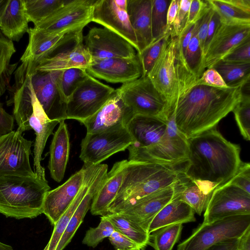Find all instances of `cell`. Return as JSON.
<instances>
[{
  "mask_svg": "<svg viewBox=\"0 0 250 250\" xmlns=\"http://www.w3.org/2000/svg\"><path fill=\"white\" fill-rule=\"evenodd\" d=\"M83 30L79 28L50 34L29 28V42L21 58V63L37 67L42 60L71 48L83 40Z\"/></svg>",
  "mask_w": 250,
  "mask_h": 250,
  "instance_id": "9c48e42d",
  "label": "cell"
},
{
  "mask_svg": "<svg viewBox=\"0 0 250 250\" xmlns=\"http://www.w3.org/2000/svg\"><path fill=\"white\" fill-rule=\"evenodd\" d=\"M229 86L245 85L250 82V62L220 61L212 67Z\"/></svg>",
  "mask_w": 250,
  "mask_h": 250,
  "instance_id": "d6a6232c",
  "label": "cell"
},
{
  "mask_svg": "<svg viewBox=\"0 0 250 250\" xmlns=\"http://www.w3.org/2000/svg\"><path fill=\"white\" fill-rule=\"evenodd\" d=\"M128 250H142L141 249H131Z\"/></svg>",
  "mask_w": 250,
  "mask_h": 250,
  "instance_id": "be15d7a7",
  "label": "cell"
},
{
  "mask_svg": "<svg viewBox=\"0 0 250 250\" xmlns=\"http://www.w3.org/2000/svg\"><path fill=\"white\" fill-rule=\"evenodd\" d=\"M181 0H171L167 12V31L172 30V26L178 11Z\"/></svg>",
  "mask_w": 250,
  "mask_h": 250,
  "instance_id": "9f6ffc18",
  "label": "cell"
},
{
  "mask_svg": "<svg viewBox=\"0 0 250 250\" xmlns=\"http://www.w3.org/2000/svg\"><path fill=\"white\" fill-rule=\"evenodd\" d=\"M250 194V164L242 162L237 173L228 181Z\"/></svg>",
  "mask_w": 250,
  "mask_h": 250,
  "instance_id": "7dc6e473",
  "label": "cell"
},
{
  "mask_svg": "<svg viewBox=\"0 0 250 250\" xmlns=\"http://www.w3.org/2000/svg\"><path fill=\"white\" fill-rule=\"evenodd\" d=\"M94 0H67L66 2L34 28L54 34L84 28L92 21Z\"/></svg>",
  "mask_w": 250,
  "mask_h": 250,
  "instance_id": "5bb4252c",
  "label": "cell"
},
{
  "mask_svg": "<svg viewBox=\"0 0 250 250\" xmlns=\"http://www.w3.org/2000/svg\"><path fill=\"white\" fill-rule=\"evenodd\" d=\"M170 2V0H152L151 23L153 41L169 31H167V12Z\"/></svg>",
  "mask_w": 250,
  "mask_h": 250,
  "instance_id": "74e56055",
  "label": "cell"
},
{
  "mask_svg": "<svg viewBox=\"0 0 250 250\" xmlns=\"http://www.w3.org/2000/svg\"><path fill=\"white\" fill-rule=\"evenodd\" d=\"M167 126V122L157 117L134 115L126 126L135 142L130 146L145 148L156 143L164 135Z\"/></svg>",
  "mask_w": 250,
  "mask_h": 250,
  "instance_id": "cb8c5ba5",
  "label": "cell"
},
{
  "mask_svg": "<svg viewBox=\"0 0 250 250\" xmlns=\"http://www.w3.org/2000/svg\"><path fill=\"white\" fill-rule=\"evenodd\" d=\"M222 61L236 62H250V37L235 48L226 56Z\"/></svg>",
  "mask_w": 250,
  "mask_h": 250,
  "instance_id": "f6af8a7d",
  "label": "cell"
},
{
  "mask_svg": "<svg viewBox=\"0 0 250 250\" xmlns=\"http://www.w3.org/2000/svg\"><path fill=\"white\" fill-rule=\"evenodd\" d=\"M195 211L184 201L174 197L155 216L148 232L150 234L163 227L195 222Z\"/></svg>",
  "mask_w": 250,
  "mask_h": 250,
  "instance_id": "f546056e",
  "label": "cell"
},
{
  "mask_svg": "<svg viewBox=\"0 0 250 250\" xmlns=\"http://www.w3.org/2000/svg\"><path fill=\"white\" fill-rule=\"evenodd\" d=\"M208 3L225 22L250 23V15L239 10L226 0H208Z\"/></svg>",
  "mask_w": 250,
  "mask_h": 250,
  "instance_id": "ab89813d",
  "label": "cell"
},
{
  "mask_svg": "<svg viewBox=\"0 0 250 250\" xmlns=\"http://www.w3.org/2000/svg\"><path fill=\"white\" fill-rule=\"evenodd\" d=\"M152 0H127V11L134 31L140 54L152 41L151 23Z\"/></svg>",
  "mask_w": 250,
  "mask_h": 250,
  "instance_id": "484cf974",
  "label": "cell"
},
{
  "mask_svg": "<svg viewBox=\"0 0 250 250\" xmlns=\"http://www.w3.org/2000/svg\"><path fill=\"white\" fill-rule=\"evenodd\" d=\"M175 43L176 37L170 35L147 75L155 87L167 100L170 114L174 109L177 86Z\"/></svg>",
  "mask_w": 250,
  "mask_h": 250,
  "instance_id": "9a60e30c",
  "label": "cell"
},
{
  "mask_svg": "<svg viewBox=\"0 0 250 250\" xmlns=\"http://www.w3.org/2000/svg\"><path fill=\"white\" fill-rule=\"evenodd\" d=\"M33 113L29 119V124L31 129L34 130L36 135L33 151L34 168L35 173L39 177L46 180L45 169L41 164L42 155L48 138L60 122L56 120H51L47 117L35 93L33 99Z\"/></svg>",
  "mask_w": 250,
  "mask_h": 250,
  "instance_id": "603a6c76",
  "label": "cell"
},
{
  "mask_svg": "<svg viewBox=\"0 0 250 250\" xmlns=\"http://www.w3.org/2000/svg\"><path fill=\"white\" fill-rule=\"evenodd\" d=\"M212 12L213 9L209 5L208 8L206 10L205 13L200 21V24L198 32V37L199 41L200 46L202 52H203L204 44L208 33L209 22Z\"/></svg>",
  "mask_w": 250,
  "mask_h": 250,
  "instance_id": "816d5d0a",
  "label": "cell"
},
{
  "mask_svg": "<svg viewBox=\"0 0 250 250\" xmlns=\"http://www.w3.org/2000/svg\"><path fill=\"white\" fill-rule=\"evenodd\" d=\"M22 133L17 130L0 136V177L37 176L29 161L32 142Z\"/></svg>",
  "mask_w": 250,
  "mask_h": 250,
  "instance_id": "7c38bea8",
  "label": "cell"
},
{
  "mask_svg": "<svg viewBox=\"0 0 250 250\" xmlns=\"http://www.w3.org/2000/svg\"><path fill=\"white\" fill-rule=\"evenodd\" d=\"M128 160L116 162L107 172L105 179L94 196L90 207L93 215H105L116 197L122 183Z\"/></svg>",
  "mask_w": 250,
  "mask_h": 250,
  "instance_id": "d4e9b609",
  "label": "cell"
},
{
  "mask_svg": "<svg viewBox=\"0 0 250 250\" xmlns=\"http://www.w3.org/2000/svg\"><path fill=\"white\" fill-rule=\"evenodd\" d=\"M50 188L47 181L34 177H0V213L18 219L34 218L42 213Z\"/></svg>",
  "mask_w": 250,
  "mask_h": 250,
  "instance_id": "277c9868",
  "label": "cell"
},
{
  "mask_svg": "<svg viewBox=\"0 0 250 250\" xmlns=\"http://www.w3.org/2000/svg\"><path fill=\"white\" fill-rule=\"evenodd\" d=\"M238 249L239 250H250V228L239 238Z\"/></svg>",
  "mask_w": 250,
  "mask_h": 250,
  "instance_id": "91938a15",
  "label": "cell"
},
{
  "mask_svg": "<svg viewBox=\"0 0 250 250\" xmlns=\"http://www.w3.org/2000/svg\"><path fill=\"white\" fill-rule=\"evenodd\" d=\"M83 169L73 174L66 182L46 194L42 213L54 225L74 201L83 184Z\"/></svg>",
  "mask_w": 250,
  "mask_h": 250,
  "instance_id": "7402d4cb",
  "label": "cell"
},
{
  "mask_svg": "<svg viewBox=\"0 0 250 250\" xmlns=\"http://www.w3.org/2000/svg\"><path fill=\"white\" fill-rule=\"evenodd\" d=\"M183 226L175 224L161 228L149 234L150 245L155 250H172L179 241Z\"/></svg>",
  "mask_w": 250,
  "mask_h": 250,
  "instance_id": "d590c367",
  "label": "cell"
},
{
  "mask_svg": "<svg viewBox=\"0 0 250 250\" xmlns=\"http://www.w3.org/2000/svg\"><path fill=\"white\" fill-rule=\"evenodd\" d=\"M28 22L24 0H9L0 23L3 34L12 42H19L28 32Z\"/></svg>",
  "mask_w": 250,
  "mask_h": 250,
  "instance_id": "f1b7e54d",
  "label": "cell"
},
{
  "mask_svg": "<svg viewBox=\"0 0 250 250\" xmlns=\"http://www.w3.org/2000/svg\"><path fill=\"white\" fill-rule=\"evenodd\" d=\"M88 75L86 69L82 68H71L62 70L61 85L67 99Z\"/></svg>",
  "mask_w": 250,
  "mask_h": 250,
  "instance_id": "7bdbcfd3",
  "label": "cell"
},
{
  "mask_svg": "<svg viewBox=\"0 0 250 250\" xmlns=\"http://www.w3.org/2000/svg\"><path fill=\"white\" fill-rule=\"evenodd\" d=\"M250 37V23L220 21L204 58L203 68H211Z\"/></svg>",
  "mask_w": 250,
  "mask_h": 250,
  "instance_id": "ac0fdd59",
  "label": "cell"
},
{
  "mask_svg": "<svg viewBox=\"0 0 250 250\" xmlns=\"http://www.w3.org/2000/svg\"><path fill=\"white\" fill-rule=\"evenodd\" d=\"M18 62L9 64L0 75V96H2L5 91L10 88L9 82L13 72L16 69Z\"/></svg>",
  "mask_w": 250,
  "mask_h": 250,
  "instance_id": "11a10c76",
  "label": "cell"
},
{
  "mask_svg": "<svg viewBox=\"0 0 250 250\" xmlns=\"http://www.w3.org/2000/svg\"><path fill=\"white\" fill-rule=\"evenodd\" d=\"M82 168L84 174L83 185L70 206L54 225L52 235L44 249L45 250H56L57 246L71 217L87 192L90 179L91 164L84 163Z\"/></svg>",
  "mask_w": 250,
  "mask_h": 250,
  "instance_id": "4dcf8cb0",
  "label": "cell"
},
{
  "mask_svg": "<svg viewBox=\"0 0 250 250\" xmlns=\"http://www.w3.org/2000/svg\"><path fill=\"white\" fill-rule=\"evenodd\" d=\"M239 239H233L218 243L208 250H237Z\"/></svg>",
  "mask_w": 250,
  "mask_h": 250,
  "instance_id": "6f0895ef",
  "label": "cell"
},
{
  "mask_svg": "<svg viewBox=\"0 0 250 250\" xmlns=\"http://www.w3.org/2000/svg\"><path fill=\"white\" fill-rule=\"evenodd\" d=\"M235 120L244 138L250 140V97L243 94L239 103L232 110Z\"/></svg>",
  "mask_w": 250,
  "mask_h": 250,
  "instance_id": "b9f144b4",
  "label": "cell"
},
{
  "mask_svg": "<svg viewBox=\"0 0 250 250\" xmlns=\"http://www.w3.org/2000/svg\"><path fill=\"white\" fill-rule=\"evenodd\" d=\"M115 230L106 215H103L98 226L87 230L82 241L83 244L92 248L96 247L104 238H108Z\"/></svg>",
  "mask_w": 250,
  "mask_h": 250,
  "instance_id": "60d3db41",
  "label": "cell"
},
{
  "mask_svg": "<svg viewBox=\"0 0 250 250\" xmlns=\"http://www.w3.org/2000/svg\"><path fill=\"white\" fill-rule=\"evenodd\" d=\"M191 0H181L180 7L172 26L171 36H178L185 29Z\"/></svg>",
  "mask_w": 250,
  "mask_h": 250,
  "instance_id": "ee69618b",
  "label": "cell"
},
{
  "mask_svg": "<svg viewBox=\"0 0 250 250\" xmlns=\"http://www.w3.org/2000/svg\"><path fill=\"white\" fill-rule=\"evenodd\" d=\"M212 8V7H211ZM220 23V17L218 14L213 9V12L210 18L208 33L207 35V37L206 39V41L204 44L203 54V58H204L205 55L207 52L208 48V45L212 40L213 36L215 33V31ZM204 62V59H203Z\"/></svg>",
  "mask_w": 250,
  "mask_h": 250,
  "instance_id": "db71d44e",
  "label": "cell"
},
{
  "mask_svg": "<svg viewBox=\"0 0 250 250\" xmlns=\"http://www.w3.org/2000/svg\"><path fill=\"white\" fill-rule=\"evenodd\" d=\"M171 30L153 40L140 54L137 53L142 65V77L147 76L154 63L158 58L164 44L170 37Z\"/></svg>",
  "mask_w": 250,
  "mask_h": 250,
  "instance_id": "f35d334b",
  "label": "cell"
},
{
  "mask_svg": "<svg viewBox=\"0 0 250 250\" xmlns=\"http://www.w3.org/2000/svg\"><path fill=\"white\" fill-rule=\"evenodd\" d=\"M67 0H24L29 22L38 25L62 6Z\"/></svg>",
  "mask_w": 250,
  "mask_h": 250,
  "instance_id": "e575fe53",
  "label": "cell"
},
{
  "mask_svg": "<svg viewBox=\"0 0 250 250\" xmlns=\"http://www.w3.org/2000/svg\"><path fill=\"white\" fill-rule=\"evenodd\" d=\"M116 90L134 115L153 116L168 122L171 114L167 101L147 76L123 84Z\"/></svg>",
  "mask_w": 250,
  "mask_h": 250,
  "instance_id": "52a82bcc",
  "label": "cell"
},
{
  "mask_svg": "<svg viewBox=\"0 0 250 250\" xmlns=\"http://www.w3.org/2000/svg\"><path fill=\"white\" fill-rule=\"evenodd\" d=\"M127 0H97L93 4L92 21L118 34L134 47H138L127 11Z\"/></svg>",
  "mask_w": 250,
  "mask_h": 250,
  "instance_id": "e0dca14e",
  "label": "cell"
},
{
  "mask_svg": "<svg viewBox=\"0 0 250 250\" xmlns=\"http://www.w3.org/2000/svg\"><path fill=\"white\" fill-rule=\"evenodd\" d=\"M86 70L91 76L111 83H126L142 75L137 54L132 58H114L92 61Z\"/></svg>",
  "mask_w": 250,
  "mask_h": 250,
  "instance_id": "d6986e66",
  "label": "cell"
},
{
  "mask_svg": "<svg viewBox=\"0 0 250 250\" xmlns=\"http://www.w3.org/2000/svg\"><path fill=\"white\" fill-rule=\"evenodd\" d=\"M83 39L84 47L92 61L114 58H132L137 55L135 49L127 40L105 27L91 28Z\"/></svg>",
  "mask_w": 250,
  "mask_h": 250,
  "instance_id": "2e32d148",
  "label": "cell"
},
{
  "mask_svg": "<svg viewBox=\"0 0 250 250\" xmlns=\"http://www.w3.org/2000/svg\"><path fill=\"white\" fill-rule=\"evenodd\" d=\"M128 161L154 163L176 167L186 162L189 155L188 139L178 129L172 113L163 137L156 143L145 148L128 146Z\"/></svg>",
  "mask_w": 250,
  "mask_h": 250,
  "instance_id": "5b68a950",
  "label": "cell"
},
{
  "mask_svg": "<svg viewBox=\"0 0 250 250\" xmlns=\"http://www.w3.org/2000/svg\"><path fill=\"white\" fill-rule=\"evenodd\" d=\"M180 181L181 177L175 184L139 199L131 206L117 213L123 214L148 232L155 216L174 198Z\"/></svg>",
  "mask_w": 250,
  "mask_h": 250,
  "instance_id": "ffe728a7",
  "label": "cell"
},
{
  "mask_svg": "<svg viewBox=\"0 0 250 250\" xmlns=\"http://www.w3.org/2000/svg\"><path fill=\"white\" fill-rule=\"evenodd\" d=\"M0 250H14L13 248L8 245L0 242Z\"/></svg>",
  "mask_w": 250,
  "mask_h": 250,
  "instance_id": "6125c7cd",
  "label": "cell"
},
{
  "mask_svg": "<svg viewBox=\"0 0 250 250\" xmlns=\"http://www.w3.org/2000/svg\"><path fill=\"white\" fill-rule=\"evenodd\" d=\"M239 10L250 15V0H226Z\"/></svg>",
  "mask_w": 250,
  "mask_h": 250,
  "instance_id": "680465c9",
  "label": "cell"
},
{
  "mask_svg": "<svg viewBox=\"0 0 250 250\" xmlns=\"http://www.w3.org/2000/svg\"><path fill=\"white\" fill-rule=\"evenodd\" d=\"M208 6L207 0H191L187 22L183 31L186 30L189 26L194 24L201 19Z\"/></svg>",
  "mask_w": 250,
  "mask_h": 250,
  "instance_id": "c3c4849f",
  "label": "cell"
},
{
  "mask_svg": "<svg viewBox=\"0 0 250 250\" xmlns=\"http://www.w3.org/2000/svg\"><path fill=\"white\" fill-rule=\"evenodd\" d=\"M135 143L126 126L117 125L95 133H87L81 144L80 158L84 163L98 165Z\"/></svg>",
  "mask_w": 250,
  "mask_h": 250,
  "instance_id": "ba28073f",
  "label": "cell"
},
{
  "mask_svg": "<svg viewBox=\"0 0 250 250\" xmlns=\"http://www.w3.org/2000/svg\"><path fill=\"white\" fill-rule=\"evenodd\" d=\"M237 250H239L238 249H237Z\"/></svg>",
  "mask_w": 250,
  "mask_h": 250,
  "instance_id": "e7e4bbea",
  "label": "cell"
},
{
  "mask_svg": "<svg viewBox=\"0 0 250 250\" xmlns=\"http://www.w3.org/2000/svg\"><path fill=\"white\" fill-rule=\"evenodd\" d=\"M14 126V117L5 110L0 103V136L12 131Z\"/></svg>",
  "mask_w": 250,
  "mask_h": 250,
  "instance_id": "f5cc1de1",
  "label": "cell"
},
{
  "mask_svg": "<svg viewBox=\"0 0 250 250\" xmlns=\"http://www.w3.org/2000/svg\"><path fill=\"white\" fill-rule=\"evenodd\" d=\"M9 0H0V23Z\"/></svg>",
  "mask_w": 250,
  "mask_h": 250,
  "instance_id": "94428289",
  "label": "cell"
},
{
  "mask_svg": "<svg viewBox=\"0 0 250 250\" xmlns=\"http://www.w3.org/2000/svg\"><path fill=\"white\" fill-rule=\"evenodd\" d=\"M244 85L192 87L178 99L172 112L178 129L188 139L216 127L239 103Z\"/></svg>",
  "mask_w": 250,
  "mask_h": 250,
  "instance_id": "6da1fadb",
  "label": "cell"
},
{
  "mask_svg": "<svg viewBox=\"0 0 250 250\" xmlns=\"http://www.w3.org/2000/svg\"><path fill=\"white\" fill-rule=\"evenodd\" d=\"M200 19L194 25L192 37L187 47L185 59L191 73L199 79L205 70L203 68V55L200 46L198 32Z\"/></svg>",
  "mask_w": 250,
  "mask_h": 250,
  "instance_id": "8d00e7d4",
  "label": "cell"
},
{
  "mask_svg": "<svg viewBox=\"0 0 250 250\" xmlns=\"http://www.w3.org/2000/svg\"><path fill=\"white\" fill-rule=\"evenodd\" d=\"M134 114L121 98L118 91L115 92L93 115L81 121L87 133H95L110 127L121 125L127 126Z\"/></svg>",
  "mask_w": 250,
  "mask_h": 250,
  "instance_id": "44dd1931",
  "label": "cell"
},
{
  "mask_svg": "<svg viewBox=\"0 0 250 250\" xmlns=\"http://www.w3.org/2000/svg\"><path fill=\"white\" fill-rule=\"evenodd\" d=\"M188 141V158L180 169L191 180L208 182L218 187L230 180L242 163L239 146L227 140L216 127Z\"/></svg>",
  "mask_w": 250,
  "mask_h": 250,
  "instance_id": "7a4b0ae2",
  "label": "cell"
},
{
  "mask_svg": "<svg viewBox=\"0 0 250 250\" xmlns=\"http://www.w3.org/2000/svg\"><path fill=\"white\" fill-rule=\"evenodd\" d=\"M181 175L177 167L128 161L122 185L107 213H117L129 208L139 199L175 184Z\"/></svg>",
  "mask_w": 250,
  "mask_h": 250,
  "instance_id": "3957f363",
  "label": "cell"
},
{
  "mask_svg": "<svg viewBox=\"0 0 250 250\" xmlns=\"http://www.w3.org/2000/svg\"><path fill=\"white\" fill-rule=\"evenodd\" d=\"M250 214V194L228 182L213 191L204 215V223Z\"/></svg>",
  "mask_w": 250,
  "mask_h": 250,
  "instance_id": "4fadbf2b",
  "label": "cell"
},
{
  "mask_svg": "<svg viewBox=\"0 0 250 250\" xmlns=\"http://www.w3.org/2000/svg\"><path fill=\"white\" fill-rule=\"evenodd\" d=\"M115 89L88 75L67 99L66 119L81 122L96 113Z\"/></svg>",
  "mask_w": 250,
  "mask_h": 250,
  "instance_id": "8fae6325",
  "label": "cell"
},
{
  "mask_svg": "<svg viewBox=\"0 0 250 250\" xmlns=\"http://www.w3.org/2000/svg\"><path fill=\"white\" fill-rule=\"evenodd\" d=\"M30 69L35 95L47 117L59 122L66 120L67 99L61 85L62 70L41 72Z\"/></svg>",
  "mask_w": 250,
  "mask_h": 250,
  "instance_id": "30bf717a",
  "label": "cell"
},
{
  "mask_svg": "<svg viewBox=\"0 0 250 250\" xmlns=\"http://www.w3.org/2000/svg\"><path fill=\"white\" fill-rule=\"evenodd\" d=\"M212 193H207L183 174L180 187L174 197L188 204L195 212L201 215L205 211Z\"/></svg>",
  "mask_w": 250,
  "mask_h": 250,
  "instance_id": "1f68e13d",
  "label": "cell"
},
{
  "mask_svg": "<svg viewBox=\"0 0 250 250\" xmlns=\"http://www.w3.org/2000/svg\"><path fill=\"white\" fill-rule=\"evenodd\" d=\"M16 51L13 42L0 30V75L10 64L11 58Z\"/></svg>",
  "mask_w": 250,
  "mask_h": 250,
  "instance_id": "bcb514c9",
  "label": "cell"
},
{
  "mask_svg": "<svg viewBox=\"0 0 250 250\" xmlns=\"http://www.w3.org/2000/svg\"><path fill=\"white\" fill-rule=\"evenodd\" d=\"M70 152L69 135L64 121L59 125L54 134L50 146V157L48 167L51 178L59 183L63 178Z\"/></svg>",
  "mask_w": 250,
  "mask_h": 250,
  "instance_id": "83f0119b",
  "label": "cell"
},
{
  "mask_svg": "<svg viewBox=\"0 0 250 250\" xmlns=\"http://www.w3.org/2000/svg\"><path fill=\"white\" fill-rule=\"evenodd\" d=\"M196 85H207L214 87H228L218 72L213 68H207L197 81Z\"/></svg>",
  "mask_w": 250,
  "mask_h": 250,
  "instance_id": "681fc988",
  "label": "cell"
},
{
  "mask_svg": "<svg viewBox=\"0 0 250 250\" xmlns=\"http://www.w3.org/2000/svg\"><path fill=\"white\" fill-rule=\"evenodd\" d=\"M249 228L250 214L202 223L193 230L190 236L178 245L177 250H208L222 242L239 239Z\"/></svg>",
  "mask_w": 250,
  "mask_h": 250,
  "instance_id": "8992f818",
  "label": "cell"
},
{
  "mask_svg": "<svg viewBox=\"0 0 250 250\" xmlns=\"http://www.w3.org/2000/svg\"><path fill=\"white\" fill-rule=\"evenodd\" d=\"M83 40L71 48L42 60L37 66L35 70L48 72L76 67L86 69L92 60L84 47Z\"/></svg>",
  "mask_w": 250,
  "mask_h": 250,
  "instance_id": "4316f807",
  "label": "cell"
},
{
  "mask_svg": "<svg viewBox=\"0 0 250 250\" xmlns=\"http://www.w3.org/2000/svg\"><path fill=\"white\" fill-rule=\"evenodd\" d=\"M105 215L115 229L132 240L141 249L148 244L149 233L136 223L119 213H107Z\"/></svg>",
  "mask_w": 250,
  "mask_h": 250,
  "instance_id": "836d02e7",
  "label": "cell"
},
{
  "mask_svg": "<svg viewBox=\"0 0 250 250\" xmlns=\"http://www.w3.org/2000/svg\"><path fill=\"white\" fill-rule=\"evenodd\" d=\"M108 239L116 250L141 249L132 240L116 229L110 235Z\"/></svg>",
  "mask_w": 250,
  "mask_h": 250,
  "instance_id": "f907efd6",
  "label": "cell"
}]
</instances>
